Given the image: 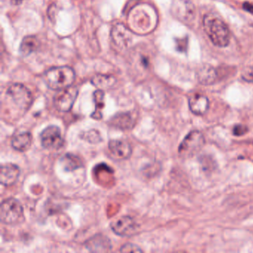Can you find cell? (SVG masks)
Listing matches in <instances>:
<instances>
[{"label":"cell","instance_id":"cell-15","mask_svg":"<svg viewBox=\"0 0 253 253\" xmlns=\"http://www.w3.org/2000/svg\"><path fill=\"white\" fill-rule=\"evenodd\" d=\"M33 143V137L29 131H23L14 135L11 139V144L14 150L20 152H26L30 149Z\"/></svg>","mask_w":253,"mask_h":253},{"label":"cell","instance_id":"cell-9","mask_svg":"<svg viewBox=\"0 0 253 253\" xmlns=\"http://www.w3.org/2000/svg\"><path fill=\"white\" fill-rule=\"evenodd\" d=\"M172 10L174 16L185 23H189L195 17V6L189 0H174Z\"/></svg>","mask_w":253,"mask_h":253},{"label":"cell","instance_id":"cell-13","mask_svg":"<svg viewBox=\"0 0 253 253\" xmlns=\"http://www.w3.org/2000/svg\"><path fill=\"white\" fill-rule=\"evenodd\" d=\"M112 39L118 48H126L131 42V33L123 24H117L112 31Z\"/></svg>","mask_w":253,"mask_h":253},{"label":"cell","instance_id":"cell-21","mask_svg":"<svg viewBox=\"0 0 253 253\" xmlns=\"http://www.w3.org/2000/svg\"><path fill=\"white\" fill-rule=\"evenodd\" d=\"M104 91L97 89L94 93V100L95 103V110L91 114V118L95 120H100L103 118L102 110L104 107Z\"/></svg>","mask_w":253,"mask_h":253},{"label":"cell","instance_id":"cell-12","mask_svg":"<svg viewBox=\"0 0 253 253\" xmlns=\"http://www.w3.org/2000/svg\"><path fill=\"white\" fill-rule=\"evenodd\" d=\"M85 247L92 253H107L111 252L112 248L110 240L103 235H94L85 242Z\"/></svg>","mask_w":253,"mask_h":253},{"label":"cell","instance_id":"cell-1","mask_svg":"<svg viewBox=\"0 0 253 253\" xmlns=\"http://www.w3.org/2000/svg\"><path fill=\"white\" fill-rule=\"evenodd\" d=\"M204 28L206 34L216 46H227L229 42V31L226 23L213 14H209L204 17Z\"/></svg>","mask_w":253,"mask_h":253},{"label":"cell","instance_id":"cell-24","mask_svg":"<svg viewBox=\"0 0 253 253\" xmlns=\"http://www.w3.org/2000/svg\"><path fill=\"white\" fill-rule=\"evenodd\" d=\"M244 8H245L246 10H247L248 11H250V12H253V6L250 4L245 3L244 5Z\"/></svg>","mask_w":253,"mask_h":253},{"label":"cell","instance_id":"cell-23","mask_svg":"<svg viewBox=\"0 0 253 253\" xmlns=\"http://www.w3.org/2000/svg\"><path fill=\"white\" fill-rule=\"evenodd\" d=\"M248 131V128L244 125H237L234 127L233 134L235 136H241Z\"/></svg>","mask_w":253,"mask_h":253},{"label":"cell","instance_id":"cell-22","mask_svg":"<svg viewBox=\"0 0 253 253\" xmlns=\"http://www.w3.org/2000/svg\"><path fill=\"white\" fill-rule=\"evenodd\" d=\"M121 253H141L142 250L137 245L133 244H126L121 249Z\"/></svg>","mask_w":253,"mask_h":253},{"label":"cell","instance_id":"cell-14","mask_svg":"<svg viewBox=\"0 0 253 253\" xmlns=\"http://www.w3.org/2000/svg\"><path fill=\"white\" fill-rule=\"evenodd\" d=\"M189 106L194 115L201 116L207 113L210 107V101L205 95L194 94L189 99Z\"/></svg>","mask_w":253,"mask_h":253},{"label":"cell","instance_id":"cell-18","mask_svg":"<svg viewBox=\"0 0 253 253\" xmlns=\"http://www.w3.org/2000/svg\"><path fill=\"white\" fill-rule=\"evenodd\" d=\"M115 77L111 75H97L93 77L91 83L97 89L106 90L112 88L116 84Z\"/></svg>","mask_w":253,"mask_h":253},{"label":"cell","instance_id":"cell-5","mask_svg":"<svg viewBox=\"0 0 253 253\" xmlns=\"http://www.w3.org/2000/svg\"><path fill=\"white\" fill-rule=\"evenodd\" d=\"M204 144L205 138L201 131L198 130L190 131L179 146V156L183 159H189L198 153Z\"/></svg>","mask_w":253,"mask_h":253},{"label":"cell","instance_id":"cell-10","mask_svg":"<svg viewBox=\"0 0 253 253\" xmlns=\"http://www.w3.org/2000/svg\"><path fill=\"white\" fill-rule=\"evenodd\" d=\"M109 149L114 158L118 160L128 159L132 149L131 144L124 139H114L109 142Z\"/></svg>","mask_w":253,"mask_h":253},{"label":"cell","instance_id":"cell-16","mask_svg":"<svg viewBox=\"0 0 253 253\" xmlns=\"http://www.w3.org/2000/svg\"><path fill=\"white\" fill-rule=\"evenodd\" d=\"M110 124L119 129H130L134 126V120L131 114L120 113L111 119Z\"/></svg>","mask_w":253,"mask_h":253},{"label":"cell","instance_id":"cell-7","mask_svg":"<svg viewBox=\"0 0 253 253\" xmlns=\"http://www.w3.org/2000/svg\"><path fill=\"white\" fill-rule=\"evenodd\" d=\"M78 95V88L70 86L60 90L54 97V105L57 110L61 112H68L73 107L74 103Z\"/></svg>","mask_w":253,"mask_h":253},{"label":"cell","instance_id":"cell-3","mask_svg":"<svg viewBox=\"0 0 253 253\" xmlns=\"http://www.w3.org/2000/svg\"><path fill=\"white\" fill-rule=\"evenodd\" d=\"M5 99L13 109L18 112H27L33 103V97L30 90L23 84H15L10 85L5 92Z\"/></svg>","mask_w":253,"mask_h":253},{"label":"cell","instance_id":"cell-6","mask_svg":"<svg viewBox=\"0 0 253 253\" xmlns=\"http://www.w3.org/2000/svg\"><path fill=\"white\" fill-rule=\"evenodd\" d=\"M41 142L42 147L48 150H57L64 143L61 130L55 125L48 126L41 134Z\"/></svg>","mask_w":253,"mask_h":253},{"label":"cell","instance_id":"cell-17","mask_svg":"<svg viewBox=\"0 0 253 253\" xmlns=\"http://www.w3.org/2000/svg\"><path fill=\"white\" fill-rule=\"evenodd\" d=\"M40 46V41L35 36H27L23 38L20 46V53L23 57H28L36 51Z\"/></svg>","mask_w":253,"mask_h":253},{"label":"cell","instance_id":"cell-19","mask_svg":"<svg viewBox=\"0 0 253 253\" xmlns=\"http://www.w3.org/2000/svg\"><path fill=\"white\" fill-rule=\"evenodd\" d=\"M217 72L211 66H204L198 72V82L202 85H211L215 82Z\"/></svg>","mask_w":253,"mask_h":253},{"label":"cell","instance_id":"cell-8","mask_svg":"<svg viewBox=\"0 0 253 253\" xmlns=\"http://www.w3.org/2000/svg\"><path fill=\"white\" fill-rule=\"evenodd\" d=\"M110 227L118 236H131L137 232L138 225L130 216H121L111 222Z\"/></svg>","mask_w":253,"mask_h":253},{"label":"cell","instance_id":"cell-20","mask_svg":"<svg viewBox=\"0 0 253 253\" xmlns=\"http://www.w3.org/2000/svg\"><path fill=\"white\" fill-rule=\"evenodd\" d=\"M61 163L66 171H75L83 167L81 160L73 154H66L62 158Z\"/></svg>","mask_w":253,"mask_h":253},{"label":"cell","instance_id":"cell-11","mask_svg":"<svg viewBox=\"0 0 253 253\" xmlns=\"http://www.w3.org/2000/svg\"><path fill=\"white\" fill-rule=\"evenodd\" d=\"M20 175V169L14 164H5L1 165L0 170V183L2 186H10L14 185Z\"/></svg>","mask_w":253,"mask_h":253},{"label":"cell","instance_id":"cell-2","mask_svg":"<svg viewBox=\"0 0 253 253\" xmlns=\"http://www.w3.org/2000/svg\"><path fill=\"white\" fill-rule=\"evenodd\" d=\"M44 80L50 89L60 91L73 85L75 72L69 66L51 68L45 72Z\"/></svg>","mask_w":253,"mask_h":253},{"label":"cell","instance_id":"cell-4","mask_svg":"<svg viewBox=\"0 0 253 253\" xmlns=\"http://www.w3.org/2000/svg\"><path fill=\"white\" fill-rule=\"evenodd\" d=\"M0 220L7 225H17L24 221V210L18 200L10 198L2 201L0 207Z\"/></svg>","mask_w":253,"mask_h":253}]
</instances>
